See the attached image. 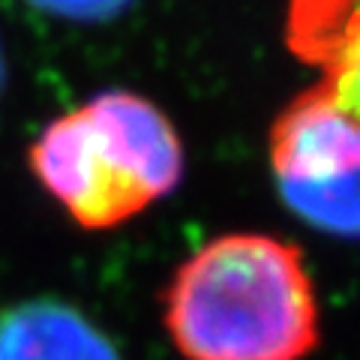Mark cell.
<instances>
[{
  "label": "cell",
  "instance_id": "1",
  "mask_svg": "<svg viewBox=\"0 0 360 360\" xmlns=\"http://www.w3.org/2000/svg\"><path fill=\"white\" fill-rule=\"evenodd\" d=\"M165 328L186 360H303L319 345V300L291 243L225 234L174 274Z\"/></svg>",
  "mask_w": 360,
  "mask_h": 360
},
{
  "label": "cell",
  "instance_id": "3",
  "mask_svg": "<svg viewBox=\"0 0 360 360\" xmlns=\"http://www.w3.org/2000/svg\"><path fill=\"white\" fill-rule=\"evenodd\" d=\"M270 168L283 201L303 222L360 238V117L315 84L276 117Z\"/></svg>",
  "mask_w": 360,
  "mask_h": 360
},
{
  "label": "cell",
  "instance_id": "4",
  "mask_svg": "<svg viewBox=\"0 0 360 360\" xmlns=\"http://www.w3.org/2000/svg\"><path fill=\"white\" fill-rule=\"evenodd\" d=\"M288 45L321 87L360 117V0H291Z\"/></svg>",
  "mask_w": 360,
  "mask_h": 360
},
{
  "label": "cell",
  "instance_id": "5",
  "mask_svg": "<svg viewBox=\"0 0 360 360\" xmlns=\"http://www.w3.org/2000/svg\"><path fill=\"white\" fill-rule=\"evenodd\" d=\"M0 360H120V354L78 309L33 300L0 315Z\"/></svg>",
  "mask_w": 360,
  "mask_h": 360
},
{
  "label": "cell",
  "instance_id": "7",
  "mask_svg": "<svg viewBox=\"0 0 360 360\" xmlns=\"http://www.w3.org/2000/svg\"><path fill=\"white\" fill-rule=\"evenodd\" d=\"M0 82H4V54H0Z\"/></svg>",
  "mask_w": 360,
  "mask_h": 360
},
{
  "label": "cell",
  "instance_id": "6",
  "mask_svg": "<svg viewBox=\"0 0 360 360\" xmlns=\"http://www.w3.org/2000/svg\"><path fill=\"white\" fill-rule=\"evenodd\" d=\"M42 13L70 21H108L120 15L132 0H30Z\"/></svg>",
  "mask_w": 360,
  "mask_h": 360
},
{
  "label": "cell",
  "instance_id": "2",
  "mask_svg": "<svg viewBox=\"0 0 360 360\" xmlns=\"http://www.w3.org/2000/svg\"><path fill=\"white\" fill-rule=\"evenodd\" d=\"M30 168L78 225L115 229L177 186L184 148L150 99L108 90L49 123Z\"/></svg>",
  "mask_w": 360,
  "mask_h": 360
}]
</instances>
